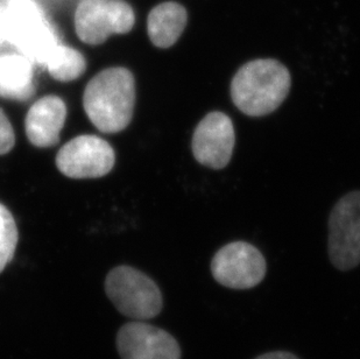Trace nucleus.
Returning a JSON list of instances; mask_svg holds the SVG:
<instances>
[{"instance_id": "nucleus-1", "label": "nucleus", "mask_w": 360, "mask_h": 359, "mask_svg": "<svg viewBox=\"0 0 360 359\" xmlns=\"http://www.w3.org/2000/svg\"><path fill=\"white\" fill-rule=\"evenodd\" d=\"M83 106L92 124L103 133L125 130L136 106V82L125 68H110L89 82Z\"/></svg>"}, {"instance_id": "nucleus-2", "label": "nucleus", "mask_w": 360, "mask_h": 359, "mask_svg": "<svg viewBox=\"0 0 360 359\" xmlns=\"http://www.w3.org/2000/svg\"><path fill=\"white\" fill-rule=\"evenodd\" d=\"M290 85L288 69L279 61L255 60L236 73L231 82L232 102L244 115L264 117L285 102Z\"/></svg>"}, {"instance_id": "nucleus-3", "label": "nucleus", "mask_w": 360, "mask_h": 359, "mask_svg": "<svg viewBox=\"0 0 360 359\" xmlns=\"http://www.w3.org/2000/svg\"><path fill=\"white\" fill-rule=\"evenodd\" d=\"M105 291L117 310L129 319H153L162 310V294L157 284L136 268H113L106 277Z\"/></svg>"}, {"instance_id": "nucleus-4", "label": "nucleus", "mask_w": 360, "mask_h": 359, "mask_svg": "<svg viewBox=\"0 0 360 359\" xmlns=\"http://www.w3.org/2000/svg\"><path fill=\"white\" fill-rule=\"evenodd\" d=\"M7 40L30 61L46 65L58 44V37L42 11L32 0L8 1Z\"/></svg>"}, {"instance_id": "nucleus-5", "label": "nucleus", "mask_w": 360, "mask_h": 359, "mask_svg": "<svg viewBox=\"0 0 360 359\" xmlns=\"http://www.w3.org/2000/svg\"><path fill=\"white\" fill-rule=\"evenodd\" d=\"M328 250L330 260L340 271L360 264V190L347 194L333 207Z\"/></svg>"}, {"instance_id": "nucleus-6", "label": "nucleus", "mask_w": 360, "mask_h": 359, "mask_svg": "<svg viewBox=\"0 0 360 359\" xmlns=\"http://www.w3.org/2000/svg\"><path fill=\"white\" fill-rule=\"evenodd\" d=\"M266 271L265 257L246 241L225 245L211 261L214 280L232 289H248L258 286L265 278Z\"/></svg>"}, {"instance_id": "nucleus-7", "label": "nucleus", "mask_w": 360, "mask_h": 359, "mask_svg": "<svg viewBox=\"0 0 360 359\" xmlns=\"http://www.w3.org/2000/svg\"><path fill=\"white\" fill-rule=\"evenodd\" d=\"M75 25L85 44H101L111 34L131 31L134 13L122 0H83L76 11Z\"/></svg>"}, {"instance_id": "nucleus-8", "label": "nucleus", "mask_w": 360, "mask_h": 359, "mask_svg": "<svg viewBox=\"0 0 360 359\" xmlns=\"http://www.w3.org/2000/svg\"><path fill=\"white\" fill-rule=\"evenodd\" d=\"M116 156L112 147L96 136H79L65 144L58 156L56 166L72 179H96L109 174Z\"/></svg>"}, {"instance_id": "nucleus-9", "label": "nucleus", "mask_w": 360, "mask_h": 359, "mask_svg": "<svg viewBox=\"0 0 360 359\" xmlns=\"http://www.w3.org/2000/svg\"><path fill=\"white\" fill-rule=\"evenodd\" d=\"M235 127L228 115L212 111L195 129L191 149L198 163L211 170L228 166L235 149Z\"/></svg>"}, {"instance_id": "nucleus-10", "label": "nucleus", "mask_w": 360, "mask_h": 359, "mask_svg": "<svg viewBox=\"0 0 360 359\" xmlns=\"http://www.w3.org/2000/svg\"><path fill=\"white\" fill-rule=\"evenodd\" d=\"M116 344L122 359H181L176 339L166 330L143 321L122 325Z\"/></svg>"}, {"instance_id": "nucleus-11", "label": "nucleus", "mask_w": 360, "mask_h": 359, "mask_svg": "<svg viewBox=\"0 0 360 359\" xmlns=\"http://www.w3.org/2000/svg\"><path fill=\"white\" fill-rule=\"evenodd\" d=\"M67 115L65 104L56 96L39 99L32 106L26 117V134L37 147H51L60 140Z\"/></svg>"}, {"instance_id": "nucleus-12", "label": "nucleus", "mask_w": 360, "mask_h": 359, "mask_svg": "<svg viewBox=\"0 0 360 359\" xmlns=\"http://www.w3.org/2000/svg\"><path fill=\"white\" fill-rule=\"evenodd\" d=\"M35 92L31 61L24 55L0 56V96L13 101H27Z\"/></svg>"}, {"instance_id": "nucleus-13", "label": "nucleus", "mask_w": 360, "mask_h": 359, "mask_svg": "<svg viewBox=\"0 0 360 359\" xmlns=\"http://www.w3.org/2000/svg\"><path fill=\"white\" fill-rule=\"evenodd\" d=\"M187 25V11L177 3H163L148 17V35L157 47H172Z\"/></svg>"}, {"instance_id": "nucleus-14", "label": "nucleus", "mask_w": 360, "mask_h": 359, "mask_svg": "<svg viewBox=\"0 0 360 359\" xmlns=\"http://www.w3.org/2000/svg\"><path fill=\"white\" fill-rule=\"evenodd\" d=\"M46 65L51 77L61 82L74 81L86 68V63L82 54L65 46H56L46 62Z\"/></svg>"}, {"instance_id": "nucleus-15", "label": "nucleus", "mask_w": 360, "mask_h": 359, "mask_svg": "<svg viewBox=\"0 0 360 359\" xmlns=\"http://www.w3.org/2000/svg\"><path fill=\"white\" fill-rule=\"evenodd\" d=\"M17 243V224L10 210L0 203V273L13 259Z\"/></svg>"}, {"instance_id": "nucleus-16", "label": "nucleus", "mask_w": 360, "mask_h": 359, "mask_svg": "<svg viewBox=\"0 0 360 359\" xmlns=\"http://www.w3.org/2000/svg\"><path fill=\"white\" fill-rule=\"evenodd\" d=\"M15 144L13 127L7 119L3 110L0 108V156L6 154L13 149Z\"/></svg>"}, {"instance_id": "nucleus-17", "label": "nucleus", "mask_w": 360, "mask_h": 359, "mask_svg": "<svg viewBox=\"0 0 360 359\" xmlns=\"http://www.w3.org/2000/svg\"><path fill=\"white\" fill-rule=\"evenodd\" d=\"M7 40V18L6 11L0 5V44Z\"/></svg>"}, {"instance_id": "nucleus-18", "label": "nucleus", "mask_w": 360, "mask_h": 359, "mask_svg": "<svg viewBox=\"0 0 360 359\" xmlns=\"http://www.w3.org/2000/svg\"><path fill=\"white\" fill-rule=\"evenodd\" d=\"M255 359H299L294 356L292 353H285V351H276V353H269L262 355Z\"/></svg>"}, {"instance_id": "nucleus-19", "label": "nucleus", "mask_w": 360, "mask_h": 359, "mask_svg": "<svg viewBox=\"0 0 360 359\" xmlns=\"http://www.w3.org/2000/svg\"><path fill=\"white\" fill-rule=\"evenodd\" d=\"M8 1H13V0H8Z\"/></svg>"}]
</instances>
